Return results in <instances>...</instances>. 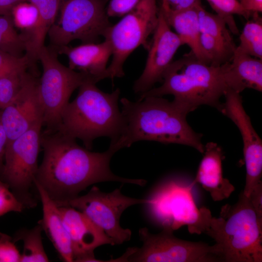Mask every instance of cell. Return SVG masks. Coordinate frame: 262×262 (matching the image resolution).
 <instances>
[{
	"mask_svg": "<svg viewBox=\"0 0 262 262\" xmlns=\"http://www.w3.org/2000/svg\"><path fill=\"white\" fill-rule=\"evenodd\" d=\"M76 139L58 131H44L41 135L43 150L34 182H37L59 207L93 184L116 181L143 186L144 179H127L114 174L110 167L112 157L118 150L110 146L103 152L91 151L79 146Z\"/></svg>",
	"mask_w": 262,
	"mask_h": 262,
	"instance_id": "cell-1",
	"label": "cell"
},
{
	"mask_svg": "<svg viewBox=\"0 0 262 262\" xmlns=\"http://www.w3.org/2000/svg\"><path fill=\"white\" fill-rule=\"evenodd\" d=\"M125 121L124 130L111 146L118 150L142 140L192 147L201 153L202 135L194 131L186 120L187 113L162 97H147L135 102L120 99Z\"/></svg>",
	"mask_w": 262,
	"mask_h": 262,
	"instance_id": "cell-2",
	"label": "cell"
},
{
	"mask_svg": "<svg viewBox=\"0 0 262 262\" xmlns=\"http://www.w3.org/2000/svg\"><path fill=\"white\" fill-rule=\"evenodd\" d=\"M229 63L210 66L190 51L171 63L164 73L161 85L141 94L138 100L172 95L174 103L187 114L201 105L219 111L222 104L220 98L229 89L226 77Z\"/></svg>",
	"mask_w": 262,
	"mask_h": 262,
	"instance_id": "cell-3",
	"label": "cell"
},
{
	"mask_svg": "<svg viewBox=\"0 0 262 262\" xmlns=\"http://www.w3.org/2000/svg\"><path fill=\"white\" fill-rule=\"evenodd\" d=\"M96 83L88 79L79 87L77 97L63 111L57 130L81 140L89 150L94 140L99 137H108L111 143H115L125 127V119L118 104L119 89L105 93Z\"/></svg>",
	"mask_w": 262,
	"mask_h": 262,
	"instance_id": "cell-4",
	"label": "cell"
},
{
	"mask_svg": "<svg viewBox=\"0 0 262 262\" xmlns=\"http://www.w3.org/2000/svg\"><path fill=\"white\" fill-rule=\"evenodd\" d=\"M205 234L212 238L226 262H262V219L243 192L233 205L221 208L212 217Z\"/></svg>",
	"mask_w": 262,
	"mask_h": 262,
	"instance_id": "cell-5",
	"label": "cell"
},
{
	"mask_svg": "<svg viewBox=\"0 0 262 262\" xmlns=\"http://www.w3.org/2000/svg\"><path fill=\"white\" fill-rule=\"evenodd\" d=\"M194 185L178 179L162 184L145 204L152 219L173 231L187 226L190 233H205L212 215L207 208L197 207L192 194Z\"/></svg>",
	"mask_w": 262,
	"mask_h": 262,
	"instance_id": "cell-6",
	"label": "cell"
},
{
	"mask_svg": "<svg viewBox=\"0 0 262 262\" xmlns=\"http://www.w3.org/2000/svg\"><path fill=\"white\" fill-rule=\"evenodd\" d=\"M58 54L55 48L50 45L43 46L37 55L43 68L38 93L43 111V126L49 131L58 130L63 112L75 90L88 79L96 82L86 74L63 65Z\"/></svg>",
	"mask_w": 262,
	"mask_h": 262,
	"instance_id": "cell-7",
	"label": "cell"
},
{
	"mask_svg": "<svg viewBox=\"0 0 262 262\" xmlns=\"http://www.w3.org/2000/svg\"><path fill=\"white\" fill-rule=\"evenodd\" d=\"M158 14L156 0H141L117 23L106 30L103 37L109 42L113 56L107 68L108 78L123 77V65L129 56L140 46L148 49L147 39L156 28Z\"/></svg>",
	"mask_w": 262,
	"mask_h": 262,
	"instance_id": "cell-8",
	"label": "cell"
},
{
	"mask_svg": "<svg viewBox=\"0 0 262 262\" xmlns=\"http://www.w3.org/2000/svg\"><path fill=\"white\" fill-rule=\"evenodd\" d=\"M109 0H63L48 35L50 45L67 46L74 40L98 43L111 25L105 5Z\"/></svg>",
	"mask_w": 262,
	"mask_h": 262,
	"instance_id": "cell-9",
	"label": "cell"
},
{
	"mask_svg": "<svg viewBox=\"0 0 262 262\" xmlns=\"http://www.w3.org/2000/svg\"><path fill=\"white\" fill-rule=\"evenodd\" d=\"M43 120L7 145L0 180L6 183L25 208L36 205L31 190L38 168Z\"/></svg>",
	"mask_w": 262,
	"mask_h": 262,
	"instance_id": "cell-10",
	"label": "cell"
},
{
	"mask_svg": "<svg viewBox=\"0 0 262 262\" xmlns=\"http://www.w3.org/2000/svg\"><path fill=\"white\" fill-rule=\"evenodd\" d=\"M173 230L163 228L157 234L147 228H141L139 236L143 242L140 248L130 255L128 262H213L221 257V250L215 244L180 239Z\"/></svg>",
	"mask_w": 262,
	"mask_h": 262,
	"instance_id": "cell-11",
	"label": "cell"
},
{
	"mask_svg": "<svg viewBox=\"0 0 262 262\" xmlns=\"http://www.w3.org/2000/svg\"><path fill=\"white\" fill-rule=\"evenodd\" d=\"M148 201V198L127 196L122 194L120 189L105 193L94 186L86 194L69 200L65 206L72 207L82 213L112 238L115 245H121L129 241L131 235L130 229L120 226L122 213L130 206L146 204Z\"/></svg>",
	"mask_w": 262,
	"mask_h": 262,
	"instance_id": "cell-12",
	"label": "cell"
},
{
	"mask_svg": "<svg viewBox=\"0 0 262 262\" xmlns=\"http://www.w3.org/2000/svg\"><path fill=\"white\" fill-rule=\"evenodd\" d=\"M225 101L219 110L229 118L238 128L244 143V156L246 166L244 195L248 197L252 189L262 182V142L246 112L240 93L229 89Z\"/></svg>",
	"mask_w": 262,
	"mask_h": 262,
	"instance_id": "cell-13",
	"label": "cell"
},
{
	"mask_svg": "<svg viewBox=\"0 0 262 262\" xmlns=\"http://www.w3.org/2000/svg\"><path fill=\"white\" fill-rule=\"evenodd\" d=\"M167 23L161 8L158 21L149 44L145 68L134 83L135 93L140 95L153 88L154 84L162 82L164 72L173 62V58L182 43Z\"/></svg>",
	"mask_w": 262,
	"mask_h": 262,
	"instance_id": "cell-14",
	"label": "cell"
},
{
	"mask_svg": "<svg viewBox=\"0 0 262 262\" xmlns=\"http://www.w3.org/2000/svg\"><path fill=\"white\" fill-rule=\"evenodd\" d=\"M38 79L29 73L21 88L11 101L0 111L8 143L43 120V111L38 93Z\"/></svg>",
	"mask_w": 262,
	"mask_h": 262,
	"instance_id": "cell-15",
	"label": "cell"
},
{
	"mask_svg": "<svg viewBox=\"0 0 262 262\" xmlns=\"http://www.w3.org/2000/svg\"><path fill=\"white\" fill-rule=\"evenodd\" d=\"M64 226L68 233L74 262H99L94 250L104 245H115L114 240L85 214L69 206L59 207Z\"/></svg>",
	"mask_w": 262,
	"mask_h": 262,
	"instance_id": "cell-16",
	"label": "cell"
},
{
	"mask_svg": "<svg viewBox=\"0 0 262 262\" xmlns=\"http://www.w3.org/2000/svg\"><path fill=\"white\" fill-rule=\"evenodd\" d=\"M58 54L66 55L68 59L69 67L89 75L97 82L108 78L107 65L112 55L109 42L87 43L71 47H54Z\"/></svg>",
	"mask_w": 262,
	"mask_h": 262,
	"instance_id": "cell-17",
	"label": "cell"
},
{
	"mask_svg": "<svg viewBox=\"0 0 262 262\" xmlns=\"http://www.w3.org/2000/svg\"><path fill=\"white\" fill-rule=\"evenodd\" d=\"M204 156L196 176L192 181L200 183L214 201L228 198L234 191V186L222 174V153L217 144L210 142L204 146Z\"/></svg>",
	"mask_w": 262,
	"mask_h": 262,
	"instance_id": "cell-18",
	"label": "cell"
},
{
	"mask_svg": "<svg viewBox=\"0 0 262 262\" xmlns=\"http://www.w3.org/2000/svg\"><path fill=\"white\" fill-rule=\"evenodd\" d=\"M42 204L43 218L40 223L61 259L74 262L71 241L63 223L59 207L37 182H34Z\"/></svg>",
	"mask_w": 262,
	"mask_h": 262,
	"instance_id": "cell-19",
	"label": "cell"
},
{
	"mask_svg": "<svg viewBox=\"0 0 262 262\" xmlns=\"http://www.w3.org/2000/svg\"><path fill=\"white\" fill-rule=\"evenodd\" d=\"M229 89L240 93L246 88L262 91V59L247 54L237 47L226 72Z\"/></svg>",
	"mask_w": 262,
	"mask_h": 262,
	"instance_id": "cell-20",
	"label": "cell"
},
{
	"mask_svg": "<svg viewBox=\"0 0 262 262\" xmlns=\"http://www.w3.org/2000/svg\"><path fill=\"white\" fill-rule=\"evenodd\" d=\"M63 0H27L36 7L38 13L37 21L33 28L25 33H21L25 41V54L33 69L38 61V53L45 46L46 37L56 19Z\"/></svg>",
	"mask_w": 262,
	"mask_h": 262,
	"instance_id": "cell-21",
	"label": "cell"
},
{
	"mask_svg": "<svg viewBox=\"0 0 262 262\" xmlns=\"http://www.w3.org/2000/svg\"><path fill=\"white\" fill-rule=\"evenodd\" d=\"M197 8L181 10L169 9L167 12L162 11L167 23L174 29L182 45H188L191 49L190 51L206 64L200 43Z\"/></svg>",
	"mask_w": 262,
	"mask_h": 262,
	"instance_id": "cell-22",
	"label": "cell"
},
{
	"mask_svg": "<svg viewBox=\"0 0 262 262\" xmlns=\"http://www.w3.org/2000/svg\"><path fill=\"white\" fill-rule=\"evenodd\" d=\"M43 230L41 225L38 223V225L33 228L20 229L16 234L14 241L21 240L23 243L20 262L49 261L43 245L41 236Z\"/></svg>",
	"mask_w": 262,
	"mask_h": 262,
	"instance_id": "cell-23",
	"label": "cell"
},
{
	"mask_svg": "<svg viewBox=\"0 0 262 262\" xmlns=\"http://www.w3.org/2000/svg\"><path fill=\"white\" fill-rule=\"evenodd\" d=\"M200 43L206 64L214 66L230 62L237 47L201 32Z\"/></svg>",
	"mask_w": 262,
	"mask_h": 262,
	"instance_id": "cell-24",
	"label": "cell"
},
{
	"mask_svg": "<svg viewBox=\"0 0 262 262\" xmlns=\"http://www.w3.org/2000/svg\"><path fill=\"white\" fill-rule=\"evenodd\" d=\"M251 17L243 28L237 48L247 54L262 59V19L258 13L252 14Z\"/></svg>",
	"mask_w": 262,
	"mask_h": 262,
	"instance_id": "cell-25",
	"label": "cell"
},
{
	"mask_svg": "<svg viewBox=\"0 0 262 262\" xmlns=\"http://www.w3.org/2000/svg\"><path fill=\"white\" fill-rule=\"evenodd\" d=\"M0 49L16 57L25 55L24 38L16 32L11 16H0Z\"/></svg>",
	"mask_w": 262,
	"mask_h": 262,
	"instance_id": "cell-26",
	"label": "cell"
},
{
	"mask_svg": "<svg viewBox=\"0 0 262 262\" xmlns=\"http://www.w3.org/2000/svg\"><path fill=\"white\" fill-rule=\"evenodd\" d=\"M198 22L201 33L230 44H235L225 20L217 14L206 11L202 6L197 8Z\"/></svg>",
	"mask_w": 262,
	"mask_h": 262,
	"instance_id": "cell-27",
	"label": "cell"
},
{
	"mask_svg": "<svg viewBox=\"0 0 262 262\" xmlns=\"http://www.w3.org/2000/svg\"><path fill=\"white\" fill-rule=\"evenodd\" d=\"M216 14L225 21L231 33L239 34V30L233 16L238 15L248 19L251 15L241 6L238 0H207Z\"/></svg>",
	"mask_w": 262,
	"mask_h": 262,
	"instance_id": "cell-28",
	"label": "cell"
},
{
	"mask_svg": "<svg viewBox=\"0 0 262 262\" xmlns=\"http://www.w3.org/2000/svg\"><path fill=\"white\" fill-rule=\"evenodd\" d=\"M38 16L36 7L28 1L18 3L14 7L11 13L15 27L22 30V33H25L33 28Z\"/></svg>",
	"mask_w": 262,
	"mask_h": 262,
	"instance_id": "cell-29",
	"label": "cell"
},
{
	"mask_svg": "<svg viewBox=\"0 0 262 262\" xmlns=\"http://www.w3.org/2000/svg\"><path fill=\"white\" fill-rule=\"evenodd\" d=\"M29 72L23 71L0 77V111L14 98Z\"/></svg>",
	"mask_w": 262,
	"mask_h": 262,
	"instance_id": "cell-30",
	"label": "cell"
},
{
	"mask_svg": "<svg viewBox=\"0 0 262 262\" xmlns=\"http://www.w3.org/2000/svg\"><path fill=\"white\" fill-rule=\"evenodd\" d=\"M31 68L33 71L27 56L16 57L0 49V77L13 73L26 71Z\"/></svg>",
	"mask_w": 262,
	"mask_h": 262,
	"instance_id": "cell-31",
	"label": "cell"
},
{
	"mask_svg": "<svg viewBox=\"0 0 262 262\" xmlns=\"http://www.w3.org/2000/svg\"><path fill=\"white\" fill-rule=\"evenodd\" d=\"M25 208L8 186L0 180V216L11 212H21Z\"/></svg>",
	"mask_w": 262,
	"mask_h": 262,
	"instance_id": "cell-32",
	"label": "cell"
},
{
	"mask_svg": "<svg viewBox=\"0 0 262 262\" xmlns=\"http://www.w3.org/2000/svg\"><path fill=\"white\" fill-rule=\"evenodd\" d=\"M20 253L9 235L0 232V262H20Z\"/></svg>",
	"mask_w": 262,
	"mask_h": 262,
	"instance_id": "cell-33",
	"label": "cell"
},
{
	"mask_svg": "<svg viewBox=\"0 0 262 262\" xmlns=\"http://www.w3.org/2000/svg\"><path fill=\"white\" fill-rule=\"evenodd\" d=\"M106 9L108 17H121L131 11L141 0H109Z\"/></svg>",
	"mask_w": 262,
	"mask_h": 262,
	"instance_id": "cell-34",
	"label": "cell"
},
{
	"mask_svg": "<svg viewBox=\"0 0 262 262\" xmlns=\"http://www.w3.org/2000/svg\"><path fill=\"white\" fill-rule=\"evenodd\" d=\"M248 197L257 214L262 219V181L254 187Z\"/></svg>",
	"mask_w": 262,
	"mask_h": 262,
	"instance_id": "cell-35",
	"label": "cell"
},
{
	"mask_svg": "<svg viewBox=\"0 0 262 262\" xmlns=\"http://www.w3.org/2000/svg\"><path fill=\"white\" fill-rule=\"evenodd\" d=\"M243 9L251 16L262 12V0H238Z\"/></svg>",
	"mask_w": 262,
	"mask_h": 262,
	"instance_id": "cell-36",
	"label": "cell"
},
{
	"mask_svg": "<svg viewBox=\"0 0 262 262\" xmlns=\"http://www.w3.org/2000/svg\"><path fill=\"white\" fill-rule=\"evenodd\" d=\"M7 143V135L2 124L0 115V173L4 164V155Z\"/></svg>",
	"mask_w": 262,
	"mask_h": 262,
	"instance_id": "cell-37",
	"label": "cell"
},
{
	"mask_svg": "<svg viewBox=\"0 0 262 262\" xmlns=\"http://www.w3.org/2000/svg\"><path fill=\"white\" fill-rule=\"evenodd\" d=\"M27 0H0V16H11L14 7Z\"/></svg>",
	"mask_w": 262,
	"mask_h": 262,
	"instance_id": "cell-38",
	"label": "cell"
},
{
	"mask_svg": "<svg viewBox=\"0 0 262 262\" xmlns=\"http://www.w3.org/2000/svg\"><path fill=\"white\" fill-rule=\"evenodd\" d=\"M200 0H180L176 8L174 10H181L201 6Z\"/></svg>",
	"mask_w": 262,
	"mask_h": 262,
	"instance_id": "cell-39",
	"label": "cell"
},
{
	"mask_svg": "<svg viewBox=\"0 0 262 262\" xmlns=\"http://www.w3.org/2000/svg\"><path fill=\"white\" fill-rule=\"evenodd\" d=\"M179 1L180 0H165L164 4L160 7L164 12H167L169 9L175 10Z\"/></svg>",
	"mask_w": 262,
	"mask_h": 262,
	"instance_id": "cell-40",
	"label": "cell"
},
{
	"mask_svg": "<svg viewBox=\"0 0 262 262\" xmlns=\"http://www.w3.org/2000/svg\"><path fill=\"white\" fill-rule=\"evenodd\" d=\"M164 0H162V5H163L164 3Z\"/></svg>",
	"mask_w": 262,
	"mask_h": 262,
	"instance_id": "cell-41",
	"label": "cell"
}]
</instances>
